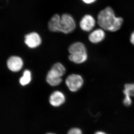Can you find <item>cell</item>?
Masks as SVG:
<instances>
[{"label":"cell","mask_w":134,"mask_h":134,"mask_svg":"<svg viewBox=\"0 0 134 134\" xmlns=\"http://www.w3.org/2000/svg\"><path fill=\"white\" fill-rule=\"evenodd\" d=\"M84 3L87 4H90L96 2L97 0H82Z\"/></svg>","instance_id":"e0dca14e"},{"label":"cell","mask_w":134,"mask_h":134,"mask_svg":"<svg viewBox=\"0 0 134 134\" xmlns=\"http://www.w3.org/2000/svg\"><path fill=\"white\" fill-rule=\"evenodd\" d=\"M97 23L101 29L110 32H115L121 28L123 23L122 18L115 16L111 8L107 7L99 13Z\"/></svg>","instance_id":"6da1fadb"},{"label":"cell","mask_w":134,"mask_h":134,"mask_svg":"<svg viewBox=\"0 0 134 134\" xmlns=\"http://www.w3.org/2000/svg\"><path fill=\"white\" fill-rule=\"evenodd\" d=\"M51 70L60 76H62L66 72L65 67L60 63H56L53 65Z\"/></svg>","instance_id":"9a60e30c"},{"label":"cell","mask_w":134,"mask_h":134,"mask_svg":"<svg viewBox=\"0 0 134 134\" xmlns=\"http://www.w3.org/2000/svg\"><path fill=\"white\" fill-rule=\"evenodd\" d=\"M65 83L70 91L76 92L80 90L83 85V80L80 75L72 74L68 76Z\"/></svg>","instance_id":"3957f363"},{"label":"cell","mask_w":134,"mask_h":134,"mask_svg":"<svg viewBox=\"0 0 134 134\" xmlns=\"http://www.w3.org/2000/svg\"><path fill=\"white\" fill-rule=\"evenodd\" d=\"M31 80V72L29 70H25L24 71L23 76L19 79V83L22 86H25L29 84Z\"/></svg>","instance_id":"5bb4252c"},{"label":"cell","mask_w":134,"mask_h":134,"mask_svg":"<svg viewBox=\"0 0 134 134\" xmlns=\"http://www.w3.org/2000/svg\"><path fill=\"white\" fill-rule=\"evenodd\" d=\"M124 88L123 93L125 98L123 103L126 106H129L132 103L131 97H134V83L126 84Z\"/></svg>","instance_id":"ba28073f"},{"label":"cell","mask_w":134,"mask_h":134,"mask_svg":"<svg viewBox=\"0 0 134 134\" xmlns=\"http://www.w3.org/2000/svg\"><path fill=\"white\" fill-rule=\"evenodd\" d=\"M95 134H107L106 133H104V132H96V133Z\"/></svg>","instance_id":"d6986e66"},{"label":"cell","mask_w":134,"mask_h":134,"mask_svg":"<svg viewBox=\"0 0 134 134\" xmlns=\"http://www.w3.org/2000/svg\"><path fill=\"white\" fill-rule=\"evenodd\" d=\"M96 24V21L92 16L86 15L83 17L79 23L80 28L83 31H91Z\"/></svg>","instance_id":"52a82bcc"},{"label":"cell","mask_w":134,"mask_h":134,"mask_svg":"<svg viewBox=\"0 0 134 134\" xmlns=\"http://www.w3.org/2000/svg\"><path fill=\"white\" fill-rule=\"evenodd\" d=\"M75 28V22L71 15L65 14L62 15L60 20L59 32L68 34L74 31Z\"/></svg>","instance_id":"7a4b0ae2"},{"label":"cell","mask_w":134,"mask_h":134,"mask_svg":"<svg viewBox=\"0 0 134 134\" xmlns=\"http://www.w3.org/2000/svg\"><path fill=\"white\" fill-rule=\"evenodd\" d=\"M23 61L19 56H12L7 61L8 69L13 72H18L22 69L23 66Z\"/></svg>","instance_id":"8992f818"},{"label":"cell","mask_w":134,"mask_h":134,"mask_svg":"<svg viewBox=\"0 0 134 134\" xmlns=\"http://www.w3.org/2000/svg\"><path fill=\"white\" fill-rule=\"evenodd\" d=\"M46 81L50 86H58L62 82L61 77L60 76L51 69L48 71L47 75Z\"/></svg>","instance_id":"30bf717a"},{"label":"cell","mask_w":134,"mask_h":134,"mask_svg":"<svg viewBox=\"0 0 134 134\" xmlns=\"http://www.w3.org/2000/svg\"><path fill=\"white\" fill-rule=\"evenodd\" d=\"M46 134H56L54 133H52V132H49V133H46Z\"/></svg>","instance_id":"ffe728a7"},{"label":"cell","mask_w":134,"mask_h":134,"mask_svg":"<svg viewBox=\"0 0 134 134\" xmlns=\"http://www.w3.org/2000/svg\"><path fill=\"white\" fill-rule=\"evenodd\" d=\"M41 39L38 33L31 32L25 36L24 43L29 48H36L41 44Z\"/></svg>","instance_id":"277c9868"},{"label":"cell","mask_w":134,"mask_h":134,"mask_svg":"<svg viewBox=\"0 0 134 134\" xmlns=\"http://www.w3.org/2000/svg\"><path fill=\"white\" fill-rule=\"evenodd\" d=\"M69 52L70 54L87 52L85 46L81 42H76L70 46Z\"/></svg>","instance_id":"7c38bea8"},{"label":"cell","mask_w":134,"mask_h":134,"mask_svg":"<svg viewBox=\"0 0 134 134\" xmlns=\"http://www.w3.org/2000/svg\"><path fill=\"white\" fill-rule=\"evenodd\" d=\"M130 41L132 44L134 45V31L132 32L130 36Z\"/></svg>","instance_id":"ac0fdd59"},{"label":"cell","mask_w":134,"mask_h":134,"mask_svg":"<svg viewBox=\"0 0 134 134\" xmlns=\"http://www.w3.org/2000/svg\"><path fill=\"white\" fill-rule=\"evenodd\" d=\"M67 134H83L82 130L78 128L74 127L68 130Z\"/></svg>","instance_id":"2e32d148"},{"label":"cell","mask_w":134,"mask_h":134,"mask_svg":"<svg viewBox=\"0 0 134 134\" xmlns=\"http://www.w3.org/2000/svg\"><path fill=\"white\" fill-rule=\"evenodd\" d=\"M70 60L76 64H81L86 61L88 59L87 52L75 54H70L69 56Z\"/></svg>","instance_id":"4fadbf2b"},{"label":"cell","mask_w":134,"mask_h":134,"mask_svg":"<svg viewBox=\"0 0 134 134\" xmlns=\"http://www.w3.org/2000/svg\"><path fill=\"white\" fill-rule=\"evenodd\" d=\"M105 37V32L102 29H96L90 34L89 36L90 41L93 44H97L103 41Z\"/></svg>","instance_id":"9c48e42d"},{"label":"cell","mask_w":134,"mask_h":134,"mask_svg":"<svg viewBox=\"0 0 134 134\" xmlns=\"http://www.w3.org/2000/svg\"><path fill=\"white\" fill-rule=\"evenodd\" d=\"M60 17L57 14L52 17L48 23V28L50 31L53 32H59Z\"/></svg>","instance_id":"8fae6325"},{"label":"cell","mask_w":134,"mask_h":134,"mask_svg":"<svg viewBox=\"0 0 134 134\" xmlns=\"http://www.w3.org/2000/svg\"><path fill=\"white\" fill-rule=\"evenodd\" d=\"M65 101L66 97L65 95L58 91L53 92L49 97V104L53 107H60L65 103Z\"/></svg>","instance_id":"5b68a950"}]
</instances>
